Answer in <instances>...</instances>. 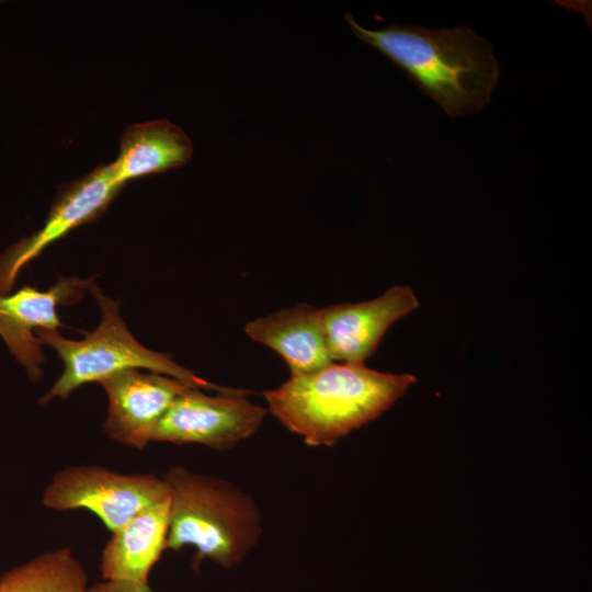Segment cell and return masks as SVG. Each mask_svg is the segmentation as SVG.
<instances>
[{
  "label": "cell",
  "instance_id": "1",
  "mask_svg": "<svg viewBox=\"0 0 592 592\" xmlns=\"http://www.w3.org/2000/svg\"><path fill=\"white\" fill-rule=\"evenodd\" d=\"M344 19L362 42L403 70L447 115L473 113L490 102L499 64L492 46L470 27L390 24L373 31L361 26L350 12Z\"/></svg>",
  "mask_w": 592,
  "mask_h": 592
},
{
  "label": "cell",
  "instance_id": "2",
  "mask_svg": "<svg viewBox=\"0 0 592 592\" xmlns=\"http://www.w3.org/2000/svg\"><path fill=\"white\" fill-rule=\"evenodd\" d=\"M415 382L364 364L331 363L263 394L269 411L310 446H331L378 418Z\"/></svg>",
  "mask_w": 592,
  "mask_h": 592
},
{
  "label": "cell",
  "instance_id": "3",
  "mask_svg": "<svg viewBox=\"0 0 592 592\" xmlns=\"http://www.w3.org/2000/svg\"><path fill=\"white\" fill-rule=\"evenodd\" d=\"M163 480L170 490L166 549L192 546L198 570L204 559L229 569L257 545L262 533L254 500L227 480L171 467Z\"/></svg>",
  "mask_w": 592,
  "mask_h": 592
},
{
  "label": "cell",
  "instance_id": "4",
  "mask_svg": "<svg viewBox=\"0 0 592 592\" xmlns=\"http://www.w3.org/2000/svg\"><path fill=\"white\" fill-rule=\"evenodd\" d=\"M89 289L101 309V321L92 332H87L82 340L66 339L58 330L41 329L35 332L42 344L52 346L64 363L60 377L39 399V403H48L56 398L65 400L82 385L99 383L132 368L167 375L198 389L220 394L246 391L209 383L175 363L171 355L141 345L122 319L119 304L105 296L94 283Z\"/></svg>",
  "mask_w": 592,
  "mask_h": 592
},
{
  "label": "cell",
  "instance_id": "5",
  "mask_svg": "<svg viewBox=\"0 0 592 592\" xmlns=\"http://www.w3.org/2000/svg\"><path fill=\"white\" fill-rule=\"evenodd\" d=\"M169 497L163 478L80 465L54 476L44 491L43 503L57 511L89 510L113 533L144 509Z\"/></svg>",
  "mask_w": 592,
  "mask_h": 592
},
{
  "label": "cell",
  "instance_id": "6",
  "mask_svg": "<svg viewBox=\"0 0 592 592\" xmlns=\"http://www.w3.org/2000/svg\"><path fill=\"white\" fill-rule=\"evenodd\" d=\"M247 394L209 396L187 388L160 419L151 442L197 443L215 449L236 446L260 429L266 414Z\"/></svg>",
  "mask_w": 592,
  "mask_h": 592
},
{
  "label": "cell",
  "instance_id": "7",
  "mask_svg": "<svg viewBox=\"0 0 592 592\" xmlns=\"http://www.w3.org/2000/svg\"><path fill=\"white\" fill-rule=\"evenodd\" d=\"M123 187L110 164L60 186L42 227L0 254V294H9L22 267L47 247L96 220Z\"/></svg>",
  "mask_w": 592,
  "mask_h": 592
},
{
  "label": "cell",
  "instance_id": "8",
  "mask_svg": "<svg viewBox=\"0 0 592 592\" xmlns=\"http://www.w3.org/2000/svg\"><path fill=\"white\" fill-rule=\"evenodd\" d=\"M92 284L93 277L59 276L44 292L24 286L13 294H0V335L32 382L42 377L44 363L43 344L35 332L58 330V307L78 303Z\"/></svg>",
  "mask_w": 592,
  "mask_h": 592
},
{
  "label": "cell",
  "instance_id": "9",
  "mask_svg": "<svg viewBox=\"0 0 592 592\" xmlns=\"http://www.w3.org/2000/svg\"><path fill=\"white\" fill-rule=\"evenodd\" d=\"M99 384L107 396L106 434L126 446L143 449L173 401L192 387L173 377L124 369Z\"/></svg>",
  "mask_w": 592,
  "mask_h": 592
},
{
  "label": "cell",
  "instance_id": "10",
  "mask_svg": "<svg viewBox=\"0 0 592 592\" xmlns=\"http://www.w3.org/2000/svg\"><path fill=\"white\" fill-rule=\"evenodd\" d=\"M419 306L411 287L396 285L372 300L335 304L321 309L331 360L364 364L375 353L389 327Z\"/></svg>",
  "mask_w": 592,
  "mask_h": 592
},
{
  "label": "cell",
  "instance_id": "11",
  "mask_svg": "<svg viewBox=\"0 0 592 592\" xmlns=\"http://www.w3.org/2000/svg\"><path fill=\"white\" fill-rule=\"evenodd\" d=\"M244 332L278 353L291 375L307 374L333 361L328 352L321 309L300 303L248 322Z\"/></svg>",
  "mask_w": 592,
  "mask_h": 592
},
{
  "label": "cell",
  "instance_id": "12",
  "mask_svg": "<svg viewBox=\"0 0 592 592\" xmlns=\"http://www.w3.org/2000/svg\"><path fill=\"white\" fill-rule=\"evenodd\" d=\"M170 497L140 511L113 532L101 556L103 580L148 582L159 560L169 530Z\"/></svg>",
  "mask_w": 592,
  "mask_h": 592
},
{
  "label": "cell",
  "instance_id": "13",
  "mask_svg": "<svg viewBox=\"0 0 592 592\" xmlns=\"http://www.w3.org/2000/svg\"><path fill=\"white\" fill-rule=\"evenodd\" d=\"M193 146L182 128L168 119L128 126L119 139L117 158L110 163L118 182L166 172L187 163Z\"/></svg>",
  "mask_w": 592,
  "mask_h": 592
},
{
  "label": "cell",
  "instance_id": "14",
  "mask_svg": "<svg viewBox=\"0 0 592 592\" xmlns=\"http://www.w3.org/2000/svg\"><path fill=\"white\" fill-rule=\"evenodd\" d=\"M88 577L70 548L45 551L0 577V592H88Z\"/></svg>",
  "mask_w": 592,
  "mask_h": 592
},
{
  "label": "cell",
  "instance_id": "15",
  "mask_svg": "<svg viewBox=\"0 0 592 592\" xmlns=\"http://www.w3.org/2000/svg\"><path fill=\"white\" fill-rule=\"evenodd\" d=\"M88 592H153L148 582H118L103 580L90 587Z\"/></svg>",
  "mask_w": 592,
  "mask_h": 592
}]
</instances>
